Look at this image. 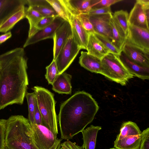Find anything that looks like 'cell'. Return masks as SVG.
<instances>
[{
    "mask_svg": "<svg viewBox=\"0 0 149 149\" xmlns=\"http://www.w3.org/2000/svg\"><path fill=\"white\" fill-rule=\"evenodd\" d=\"M97 102L89 93L76 92L61 105L58 121L61 138L69 140L91 123L98 111Z\"/></svg>",
    "mask_w": 149,
    "mask_h": 149,
    "instance_id": "cell-2",
    "label": "cell"
},
{
    "mask_svg": "<svg viewBox=\"0 0 149 149\" xmlns=\"http://www.w3.org/2000/svg\"><path fill=\"white\" fill-rule=\"evenodd\" d=\"M94 34L108 49L110 53L120 55L121 52L108 39L96 33H95Z\"/></svg>",
    "mask_w": 149,
    "mask_h": 149,
    "instance_id": "cell-30",
    "label": "cell"
},
{
    "mask_svg": "<svg viewBox=\"0 0 149 149\" xmlns=\"http://www.w3.org/2000/svg\"><path fill=\"white\" fill-rule=\"evenodd\" d=\"M102 74L122 86L125 85L134 76L121 61L120 55L109 53L101 59Z\"/></svg>",
    "mask_w": 149,
    "mask_h": 149,
    "instance_id": "cell-5",
    "label": "cell"
},
{
    "mask_svg": "<svg viewBox=\"0 0 149 149\" xmlns=\"http://www.w3.org/2000/svg\"><path fill=\"white\" fill-rule=\"evenodd\" d=\"M109 149H118L114 148H110Z\"/></svg>",
    "mask_w": 149,
    "mask_h": 149,
    "instance_id": "cell-41",
    "label": "cell"
},
{
    "mask_svg": "<svg viewBox=\"0 0 149 149\" xmlns=\"http://www.w3.org/2000/svg\"><path fill=\"white\" fill-rule=\"evenodd\" d=\"M72 35L70 23L65 21L56 30L54 36L53 60L56 59L68 39Z\"/></svg>",
    "mask_w": 149,
    "mask_h": 149,
    "instance_id": "cell-13",
    "label": "cell"
},
{
    "mask_svg": "<svg viewBox=\"0 0 149 149\" xmlns=\"http://www.w3.org/2000/svg\"><path fill=\"white\" fill-rule=\"evenodd\" d=\"M25 5H23L4 22L0 26V32H7L17 22L25 18Z\"/></svg>",
    "mask_w": 149,
    "mask_h": 149,
    "instance_id": "cell-24",
    "label": "cell"
},
{
    "mask_svg": "<svg viewBox=\"0 0 149 149\" xmlns=\"http://www.w3.org/2000/svg\"><path fill=\"white\" fill-rule=\"evenodd\" d=\"M129 24L149 30V0H136L129 14Z\"/></svg>",
    "mask_w": 149,
    "mask_h": 149,
    "instance_id": "cell-9",
    "label": "cell"
},
{
    "mask_svg": "<svg viewBox=\"0 0 149 149\" xmlns=\"http://www.w3.org/2000/svg\"><path fill=\"white\" fill-rule=\"evenodd\" d=\"M56 17L50 16L43 17L38 22L36 25L37 31L42 29L50 25L54 21Z\"/></svg>",
    "mask_w": 149,
    "mask_h": 149,
    "instance_id": "cell-33",
    "label": "cell"
},
{
    "mask_svg": "<svg viewBox=\"0 0 149 149\" xmlns=\"http://www.w3.org/2000/svg\"><path fill=\"white\" fill-rule=\"evenodd\" d=\"M34 117L35 124L43 125L42 116L38 107L36 100L35 104Z\"/></svg>",
    "mask_w": 149,
    "mask_h": 149,
    "instance_id": "cell-38",
    "label": "cell"
},
{
    "mask_svg": "<svg viewBox=\"0 0 149 149\" xmlns=\"http://www.w3.org/2000/svg\"><path fill=\"white\" fill-rule=\"evenodd\" d=\"M141 133L135 123L131 121L124 123L114 141L115 148L118 149H139Z\"/></svg>",
    "mask_w": 149,
    "mask_h": 149,
    "instance_id": "cell-6",
    "label": "cell"
},
{
    "mask_svg": "<svg viewBox=\"0 0 149 149\" xmlns=\"http://www.w3.org/2000/svg\"><path fill=\"white\" fill-rule=\"evenodd\" d=\"M46 73L45 78L49 84L53 83L58 74V70L55 60H53L49 65L46 67Z\"/></svg>",
    "mask_w": 149,
    "mask_h": 149,
    "instance_id": "cell-29",
    "label": "cell"
},
{
    "mask_svg": "<svg viewBox=\"0 0 149 149\" xmlns=\"http://www.w3.org/2000/svg\"><path fill=\"white\" fill-rule=\"evenodd\" d=\"M27 61L22 48L0 55V110L23 104L29 85Z\"/></svg>",
    "mask_w": 149,
    "mask_h": 149,
    "instance_id": "cell-1",
    "label": "cell"
},
{
    "mask_svg": "<svg viewBox=\"0 0 149 149\" xmlns=\"http://www.w3.org/2000/svg\"><path fill=\"white\" fill-rule=\"evenodd\" d=\"M139 149H149V128L144 130L141 133V138Z\"/></svg>",
    "mask_w": 149,
    "mask_h": 149,
    "instance_id": "cell-34",
    "label": "cell"
},
{
    "mask_svg": "<svg viewBox=\"0 0 149 149\" xmlns=\"http://www.w3.org/2000/svg\"><path fill=\"white\" fill-rule=\"evenodd\" d=\"M12 36V34L11 32L9 31L4 34L0 35V45L10 38Z\"/></svg>",
    "mask_w": 149,
    "mask_h": 149,
    "instance_id": "cell-39",
    "label": "cell"
},
{
    "mask_svg": "<svg viewBox=\"0 0 149 149\" xmlns=\"http://www.w3.org/2000/svg\"><path fill=\"white\" fill-rule=\"evenodd\" d=\"M122 52L133 62L142 66L149 68V56L125 44L123 48Z\"/></svg>",
    "mask_w": 149,
    "mask_h": 149,
    "instance_id": "cell-18",
    "label": "cell"
},
{
    "mask_svg": "<svg viewBox=\"0 0 149 149\" xmlns=\"http://www.w3.org/2000/svg\"><path fill=\"white\" fill-rule=\"evenodd\" d=\"M112 17L122 29L127 37L129 30V14L127 11L123 10L115 11L112 14Z\"/></svg>",
    "mask_w": 149,
    "mask_h": 149,
    "instance_id": "cell-27",
    "label": "cell"
},
{
    "mask_svg": "<svg viewBox=\"0 0 149 149\" xmlns=\"http://www.w3.org/2000/svg\"><path fill=\"white\" fill-rule=\"evenodd\" d=\"M25 97L28 104L29 115L28 119L31 127H32L35 124L34 115L36 100V93L35 92L32 93L26 92Z\"/></svg>",
    "mask_w": 149,
    "mask_h": 149,
    "instance_id": "cell-28",
    "label": "cell"
},
{
    "mask_svg": "<svg viewBox=\"0 0 149 149\" xmlns=\"http://www.w3.org/2000/svg\"><path fill=\"white\" fill-rule=\"evenodd\" d=\"M62 140L61 138L58 139L54 145L49 149H56Z\"/></svg>",
    "mask_w": 149,
    "mask_h": 149,
    "instance_id": "cell-40",
    "label": "cell"
},
{
    "mask_svg": "<svg viewBox=\"0 0 149 149\" xmlns=\"http://www.w3.org/2000/svg\"><path fill=\"white\" fill-rule=\"evenodd\" d=\"M56 149H84L82 146L77 145L76 143L72 142L69 140L60 143Z\"/></svg>",
    "mask_w": 149,
    "mask_h": 149,
    "instance_id": "cell-35",
    "label": "cell"
},
{
    "mask_svg": "<svg viewBox=\"0 0 149 149\" xmlns=\"http://www.w3.org/2000/svg\"><path fill=\"white\" fill-rule=\"evenodd\" d=\"M26 3L31 7L43 17L58 15L47 0H28Z\"/></svg>",
    "mask_w": 149,
    "mask_h": 149,
    "instance_id": "cell-21",
    "label": "cell"
},
{
    "mask_svg": "<svg viewBox=\"0 0 149 149\" xmlns=\"http://www.w3.org/2000/svg\"><path fill=\"white\" fill-rule=\"evenodd\" d=\"M113 39L112 42L121 52L125 44L126 36L121 27L112 17L110 20Z\"/></svg>",
    "mask_w": 149,
    "mask_h": 149,
    "instance_id": "cell-23",
    "label": "cell"
},
{
    "mask_svg": "<svg viewBox=\"0 0 149 149\" xmlns=\"http://www.w3.org/2000/svg\"><path fill=\"white\" fill-rule=\"evenodd\" d=\"M81 54L79 61L81 66L91 72L101 74L102 69L101 60L86 52L81 51Z\"/></svg>",
    "mask_w": 149,
    "mask_h": 149,
    "instance_id": "cell-17",
    "label": "cell"
},
{
    "mask_svg": "<svg viewBox=\"0 0 149 149\" xmlns=\"http://www.w3.org/2000/svg\"><path fill=\"white\" fill-rule=\"evenodd\" d=\"M65 21L58 16H56L50 25L38 30L32 36L28 37L23 45V47L46 39H53L56 30Z\"/></svg>",
    "mask_w": 149,
    "mask_h": 149,
    "instance_id": "cell-12",
    "label": "cell"
},
{
    "mask_svg": "<svg viewBox=\"0 0 149 149\" xmlns=\"http://www.w3.org/2000/svg\"><path fill=\"white\" fill-rule=\"evenodd\" d=\"M125 44L149 56V30L129 24Z\"/></svg>",
    "mask_w": 149,
    "mask_h": 149,
    "instance_id": "cell-8",
    "label": "cell"
},
{
    "mask_svg": "<svg viewBox=\"0 0 149 149\" xmlns=\"http://www.w3.org/2000/svg\"><path fill=\"white\" fill-rule=\"evenodd\" d=\"M6 120L0 119V149H4Z\"/></svg>",
    "mask_w": 149,
    "mask_h": 149,
    "instance_id": "cell-36",
    "label": "cell"
},
{
    "mask_svg": "<svg viewBox=\"0 0 149 149\" xmlns=\"http://www.w3.org/2000/svg\"><path fill=\"white\" fill-rule=\"evenodd\" d=\"M81 49L72 35L70 36L55 60L58 74L64 72L68 68Z\"/></svg>",
    "mask_w": 149,
    "mask_h": 149,
    "instance_id": "cell-7",
    "label": "cell"
},
{
    "mask_svg": "<svg viewBox=\"0 0 149 149\" xmlns=\"http://www.w3.org/2000/svg\"><path fill=\"white\" fill-rule=\"evenodd\" d=\"M112 13L110 6L98 8H91L88 12L89 15H97Z\"/></svg>",
    "mask_w": 149,
    "mask_h": 149,
    "instance_id": "cell-37",
    "label": "cell"
},
{
    "mask_svg": "<svg viewBox=\"0 0 149 149\" xmlns=\"http://www.w3.org/2000/svg\"><path fill=\"white\" fill-rule=\"evenodd\" d=\"M112 14V13L97 15L88 14L95 33L106 37L111 42L113 38L110 23Z\"/></svg>",
    "mask_w": 149,
    "mask_h": 149,
    "instance_id": "cell-11",
    "label": "cell"
},
{
    "mask_svg": "<svg viewBox=\"0 0 149 149\" xmlns=\"http://www.w3.org/2000/svg\"><path fill=\"white\" fill-rule=\"evenodd\" d=\"M26 4V0H0V26L23 5Z\"/></svg>",
    "mask_w": 149,
    "mask_h": 149,
    "instance_id": "cell-15",
    "label": "cell"
},
{
    "mask_svg": "<svg viewBox=\"0 0 149 149\" xmlns=\"http://www.w3.org/2000/svg\"><path fill=\"white\" fill-rule=\"evenodd\" d=\"M122 0H91V8H98L110 6Z\"/></svg>",
    "mask_w": 149,
    "mask_h": 149,
    "instance_id": "cell-32",
    "label": "cell"
},
{
    "mask_svg": "<svg viewBox=\"0 0 149 149\" xmlns=\"http://www.w3.org/2000/svg\"><path fill=\"white\" fill-rule=\"evenodd\" d=\"M88 35L86 49L88 54L101 60L106 55L110 53L109 50L94 33H89Z\"/></svg>",
    "mask_w": 149,
    "mask_h": 149,
    "instance_id": "cell-16",
    "label": "cell"
},
{
    "mask_svg": "<svg viewBox=\"0 0 149 149\" xmlns=\"http://www.w3.org/2000/svg\"><path fill=\"white\" fill-rule=\"evenodd\" d=\"M4 149H38L28 119L18 115L6 120Z\"/></svg>",
    "mask_w": 149,
    "mask_h": 149,
    "instance_id": "cell-3",
    "label": "cell"
},
{
    "mask_svg": "<svg viewBox=\"0 0 149 149\" xmlns=\"http://www.w3.org/2000/svg\"><path fill=\"white\" fill-rule=\"evenodd\" d=\"M120 59L129 72L134 76L142 79H149V68L140 66L130 61L122 52Z\"/></svg>",
    "mask_w": 149,
    "mask_h": 149,
    "instance_id": "cell-20",
    "label": "cell"
},
{
    "mask_svg": "<svg viewBox=\"0 0 149 149\" xmlns=\"http://www.w3.org/2000/svg\"><path fill=\"white\" fill-rule=\"evenodd\" d=\"M70 23L72 36L81 49H86L88 40V34L83 27L77 15H71Z\"/></svg>",
    "mask_w": 149,
    "mask_h": 149,
    "instance_id": "cell-14",
    "label": "cell"
},
{
    "mask_svg": "<svg viewBox=\"0 0 149 149\" xmlns=\"http://www.w3.org/2000/svg\"><path fill=\"white\" fill-rule=\"evenodd\" d=\"M101 128L100 126L91 125L81 132L84 149H95L97 134Z\"/></svg>",
    "mask_w": 149,
    "mask_h": 149,
    "instance_id": "cell-22",
    "label": "cell"
},
{
    "mask_svg": "<svg viewBox=\"0 0 149 149\" xmlns=\"http://www.w3.org/2000/svg\"><path fill=\"white\" fill-rule=\"evenodd\" d=\"M31 127L34 143L38 149H49L58 139L43 125L35 124Z\"/></svg>",
    "mask_w": 149,
    "mask_h": 149,
    "instance_id": "cell-10",
    "label": "cell"
},
{
    "mask_svg": "<svg viewBox=\"0 0 149 149\" xmlns=\"http://www.w3.org/2000/svg\"><path fill=\"white\" fill-rule=\"evenodd\" d=\"M72 76L64 72L57 75L52 84V90L59 94H70Z\"/></svg>",
    "mask_w": 149,
    "mask_h": 149,
    "instance_id": "cell-19",
    "label": "cell"
},
{
    "mask_svg": "<svg viewBox=\"0 0 149 149\" xmlns=\"http://www.w3.org/2000/svg\"><path fill=\"white\" fill-rule=\"evenodd\" d=\"M32 89L36 93L38 107L42 118L43 125L57 135L58 121L53 94L46 89L40 86H35Z\"/></svg>",
    "mask_w": 149,
    "mask_h": 149,
    "instance_id": "cell-4",
    "label": "cell"
},
{
    "mask_svg": "<svg viewBox=\"0 0 149 149\" xmlns=\"http://www.w3.org/2000/svg\"><path fill=\"white\" fill-rule=\"evenodd\" d=\"M58 15L64 20L70 22L71 14L68 11L62 0H47Z\"/></svg>",
    "mask_w": 149,
    "mask_h": 149,
    "instance_id": "cell-26",
    "label": "cell"
},
{
    "mask_svg": "<svg viewBox=\"0 0 149 149\" xmlns=\"http://www.w3.org/2000/svg\"><path fill=\"white\" fill-rule=\"evenodd\" d=\"M43 17L40 14L31 7L29 6L28 7H26L25 18L28 19L29 24L28 37L31 36L37 31L36 25Z\"/></svg>",
    "mask_w": 149,
    "mask_h": 149,
    "instance_id": "cell-25",
    "label": "cell"
},
{
    "mask_svg": "<svg viewBox=\"0 0 149 149\" xmlns=\"http://www.w3.org/2000/svg\"><path fill=\"white\" fill-rule=\"evenodd\" d=\"M77 16L84 28L88 34L95 33L93 25L89 20L88 14H81Z\"/></svg>",
    "mask_w": 149,
    "mask_h": 149,
    "instance_id": "cell-31",
    "label": "cell"
}]
</instances>
